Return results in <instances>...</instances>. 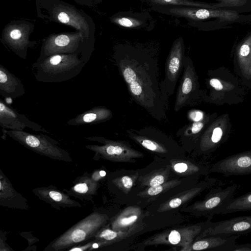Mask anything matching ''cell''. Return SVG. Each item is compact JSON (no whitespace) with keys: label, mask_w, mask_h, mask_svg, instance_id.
<instances>
[{"label":"cell","mask_w":251,"mask_h":251,"mask_svg":"<svg viewBox=\"0 0 251 251\" xmlns=\"http://www.w3.org/2000/svg\"><path fill=\"white\" fill-rule=\"evenodd\" d=\"M187 165L184 163H176L174 166L175 170L178 173H183L185 172L187 169Z\"/></svg>","instance_id":"cell-32"},{"label":"cell","mask_w":251,"mask_h":251,"mask_svg":"<svg viewBox=\"0 0 251 251\" xmlns=\"http://www.w3.org/2000/svg\"><path fill=\"white\" fill-rule=\"evenodd\" d=\"M211 172L225 176L251 174V150L227 156L215 163Z\"/></svg>","instance_id":"cell-9"},{"label":"cell","mask_w":251,"mask_h":251,"mask_svg":"<svg viewBox=\"0 0 251 251\" xmlns=\"http://www.w3.org/2000/svg\"><path fill=\"white\" fill-rule=\"evenodd\" d=\"M251 61V35L237 49L234 57V68L242 79Z\"/></svg>","instance_id":"cell-20"},{"label":"cell","mask_w":251,"mask_h":251,"mask_svg":"<svg viewBox=\"0 0 251 251\" xmlns=\"http://www.w3.org/2000/svg\"><path fill=\"white\" fill-rule=\"evenodd\" d=\"M121 181L124 186L127 189H130L132 187L133 182L132 179L128 176H124L122 178Z\"/></svg>","instance_id":"cell-31"},{"label":"cell","mask_w":251,"mask_h":251,"mask_svg":"<svg viewBox=\"0 0 251 251\" xmlns=\"http://www.w3.org/2000/svg\"><path fill=\"white\" fill-rule=\"evenodd\" d=\"M251 210V192L236 198H232L221 205L215 214H228Z\"/></svg>","instance_id":"cell-21"},{"label":"cell","mask_w":251,"mask_h":251,"mask_svg":"<svg viewBox=\"0 0 251 251\" xmlns=\"http://www.w3.org/2000/svg\"><path fill=\"white\" fill-rule=\"evenodd\" d=\"M136 215H133L129 217L123 218L118 222V224L121 226H126L134 222L137 219Z\"/></svg>","instance_id":"cell-24"},{"label":"cell","mask_w":251,"mask_h":251,"mask_svg":"<svg viewBox=\"0 0 251 251\" xmlns=\"http://www.w3.org/2000/svg\"><path fill=\"white\" fill-rule=\"evenodd\" d=\"M83 36L79 31L50 35L43 45L42 54L38 60L55 54H75V52L79 48Z\"/></svg>","instance_id":"cell-7"},{"label":"cell","mask_w":251,"mask_h":251,"mask_svg":"<svg viewBox=\"0 0 251 251\" xmlns=\"http://www.w3.org/2000/svg\"><path fill=\"white\" fill-rule=\"evenodd\" d=\"M106 216L93 212L52 241L45 249L61 251L94 237L106 221Z\"/></svg>","instance_id":"cell-4"},{"label":"cell","mask_w":251,"mask_h":251,"mask_svg":"<svg viewBox=\"0 0 251 251\" xmlns=\"http://www.w3.org/2000/svg\"><path fill=\"white\" fill-rule=\"evenodd\" d=\"M243 85L251 88V61L244 76L241 79Z\"/></svg>","instance_id":"cell-26"},{"label":"cell","mask_w":251,"mask_h":251,"mask_svg":"<svg viewBox=\"0 0 251 251\" xmlns=\"http://www.w3.org/2000/svg\"><path fill=\"white\" fill-rule=\"evenodd\" d=\"M239 236H209L208 238L195 242L192 246V249L195 251L210 250L214 251H230Z\"/></svg>","instance_id":"cell-17"},{"label":"cell","mask_w":251,"mask_h":251,"mask_svg":"<svg viewBox=\"0 0 251 251\" xmlns=\"http://www.w3.org/2000/svg\"><path fill=\"white\" fill-rule=\"evenodd\" d=\"M184 52L179 43L175 45L166 61L165 75L163 84L168 97L174 93L177 81L183 67Z\"/></svg>","instance_id":"cell-11"},{"label":"cell","mask_w":251,"mask_h":251,"mask_svg":"<svg viewBox=\"0 0 251 251\" xmlns=\"http://www.w3.org/2000/svg\"><path fill=\"white\" fill-rule=\"evenodd\" d=\"M182 202V201L179 198H175L171 201L169 202V205L172 208H176L178 207Z\"/></svg>","instance_id":"cell-34"},{"label":"cell","mask_w":251,"mask_h":251,"mask_svg":"<svg viewBox=\"0 0 251 251\" xmlns=\"http://www.w3.org/2000/svg\"><path fill=\"white\" fill-rule=\"evenodd\" d=\"M85 63L77 54H59L37 60L32 70L39 81L60 82L76 76Z\"/></svg>","instance_id":"cell-2"},{"label":"cell","mask_w":251,"mask_h":251,"mask_svg":"<svg viewBox=\"0 0 251 251\" xmlns=\"http://www.w3.org/2000/svg\"><path fill=\"white\" fill-rule=\"evenodd\" d=\"M180 239V233L176 230L172 231L168 236L169 241L173 245L179 243Z\"/></svg>","instance_id":"cell-25"},{"label":"cell","mask_w":251,"mask_h":251,"mask_svg":"<svg viewBox=\"0 0 251 251\" xmlns=\"http://www.w3.org/2000/svg\"><path fill=\"white\" fill-rule=\"evenodd\" d=\"M188 116L191 121L198 122L202 120L205 115L203 113L199 110H193L189 112Z\"/></svg>","instance_id":"cell-23"},{"label":"cell","mask_w":251,"mask_h":251,"mask_svg":"<svg viewBox=\"0 0 251 251\" xmlns=\"http://www.w3.org/2000/svg\"><path fill=\"white\" fill-rule=\"evenodd\" d=\"M227 116L222 115L216 118L208 126L201 137L200 147L201 151L211 153L215 151L228 139L230 129L226 126L229 124Z\"/></svg>","instance_id":"cell-8"},{"label":"cell","mask_w":251,"mask_h":251,"mask_svg":"<svg viewBox=\"0 0 251 251\" xmlns=\"http://www.w3.org/2000/svg\"><path fill=\"white\" fill-rule=\"evenodd\" d=\"M112 117V112L105 107H94L70 120L67 124L78 126L84 124H97L109 120Z\"/></svg>","instance_id":"cell-19"},{"label":"cell","mask_w":251,"mask_h":251,"mask_svg":"<svg viewBox=\"0 0 251 251\" xmlns=\"http://www.w3.org/2000/svg\"><path fill=\"white\" fill-rule=\"evenodd\" d=\"M97 187V181L92 179L91 176H82L68 193L78 198L88 197L95 194Z\"/></svg>","instance_id":"cell-22"},{"label":"cell","mask_w":251,"mask_h":251,"mask_svg":"<svg viewBox=\"0 0 251 251\" xmlns=\"http://www.w3.org/2000/svg\"><path fill=\"white\" fill-rule=\"evenodd\" d=\"M163 190V187L160 185L151 186L148 190V193L150 195L154 196L161 193Z\"/></svg>","instance_id":"cell-30"},{"label":"cell","mask_w":251,"mask_h":251,"mask_svg":"<svg viewBox=\"0 0 251 251\" xmlns=\"http://www.w3.org/2000/svg\"><path fill=\"white\" fill-rule=\"evenodd\" d=\"M183 65V74L175 103L176 112L203 98V92L200 90L198 77L191 60L184 56Z\"/></svg>","instance_id":"cell-6"},{"label":"cell","mask_w":251,"mask_h":251,"mask_svg":"<svg viewBox=\"0 0 251 251\" xmlns=\"http://www.w3.org/2000/svg\"><path fill=\"white\" fill-rule=\"evenodd\" d=\"M208 94L202 100L218 105L237 104L244 100V91L239 80L226 69L219 68L208 73Z\"/></svg>","instance_id":"cell-3"},{"label":"cell","mask_w":251,"mask_h":251,"mask_svg":"<svg viewBox=\"0 0 251 251\" xmlns=\"http://www.w3.org/2000/svg\"><path fill=\"white\" fill-rule=\"evenodd\" d=\"M5 133L25 148L38 154L55 160L72 161L67 151L57 146V142L46 135L14 130H6Z\"/></svg>","instance_id":"cell-5"},{"label":"cell","mask_w":251,"mask_h":251,"mask_svg":"<svg viewBox=\"0 0 251 251\" xmlns=\"http://www.w3.org/2000/svg\"><path fill=\"white\" fill-rule=\"evenodd\" d=\"M116 64L132 99L156 120H165L168 96L159 82L157 63L133 57L117 60Z\"/></svg>","instance_id":"cell-1"},{"label":"cell","mask_w":251,"mask_h":251,"mask_svg":"<svg viewBox=\"0 0 251 251\" xmlns=\"http://www.w3.org/2000/svg\"><path fill=\"white\" fill-rule=\"evenodd\" d=\"M117 23L121 25L129 27L133 25V22L132 20L126 18H122L117 20Z\"/></svg>","instance_id":"cell-28"},{"label":"cell","mask_w":251,"mask_h":251,"mask_svg":"<svg viewBox=\"0 0 251 251\" xmlns=\"http://www.w3.org/2000/svg\"><path fill=\"white\" fill-rule=\"evenodd\" d=\"M32 192L40 199L55 208L81 207L78 202L71 199L68 195L52 186L35 188Z\"/></svg>","instance_id":"cell-13"},{"label":"cell","mask_w":251,"mask_h":251,"mask_svg":"<svg viewBox=\"0 0 251 251\" xmlns=\"http://www.w3.org/2000/svg\"><path fill=\"white\" fill-rule=\"evenodd\" d=\"M0 125L4 128L14 130L23 131L26 127L36 131L45 130L38 124L7 106L1 100L0 102Z\"/></svg>","instance_id":"cell-12"},{"label":"cell","mask_w":251,"mask_h":251,"mask_svg":"<svg viewBox=\"0 0 251 251\" xmlns=\"http://www.w3.org/2000/svg\"><path fill=\"white\" fill-rule=\"evenodd\" d=\"M164 182V178L161 175H158L154 176L150 181L151 186L159 185L162 184Z\"/></svg>","instance_id":"cell-29"},{"label":"cell","mask_w":251,"mask_h":251,"mask_svg":"<svg viewBox=\"0 0 251 251\" xmlns=\"http://www.w3.org/2000/svg\"><path fill=\"white\" fill-rule=\"evenodd\" d=\"M106 175V172L104 171H99L94 172L91 175V178L94 180L98 181L101 177H104Z\"/></svg>","instance_id":"cell-33"},{"label":"cell","mask_w":251,"mask_h":251,"mask_svg":"<svg viewBox=\"0 0 251 251\" xmlns=\"http://www.w3.org/2000/svg\"><path fill=\"white\" fill-rule=\"evenodd\" d=\"M4 39L7 44L16 53L22 51L29 43L28 30L24 25H13L5 31Z\"/></svg>","instance_id":"cell-18"},{"label":"cell","mask_w":251,"mask_h":251,"mask_svg":"<svg viewBox=\"0 0 251 251\" xmlns=\"http://www.w3.org/2000/svg\"><path fill=\"white\" fill-rule=\"evenodd\" d=\"M25 92L24 86L21 81L0 65V95L5 97L15 98L22 96Z\"/></svg>","instance_id":"cell-16"},{"label":"cell","mask_w":251,"mask_h":251,"mask_svg":"<svg viewBox=\"0 0 251 251\" xmlns=\"http://www.w3.org/2000/svg\"><path fill=\"white\" fill-rule=\"evenodd\" d=\"M251 232V215L238 216L214 223L204 232L207 236L229 237Z\"/></svg>","instance_id":"cell-10"},{"label":"cell","mask_w":251,"mask_h":251,"mask_svg":"<svg viewBox=\"0 0 251 251\" xmlns=\"http://www.w3.org/2000/svg\"><path fill=\"white\" fill-rule=\"evenodd\" d=\"M233 5H240L245 3L247 0H221Z\"/></svg>","instance_id":"cell-35"},{"label":"cell","mask_w":251,"mask_h":251,"mask_svg":"<svg viewBox=\"0 0 251 251\" xmlns=\"http://www.w3.org/2000/svg\"><path fill=\"white\" fill-rule=\"evenodd\" d=\"M237 188L234 184L223 189L218 187L213 189L208 195L207 198L200 203L199 208L202 213L209 214L210 216L215 214V211L222 205L225 204L230 199Z\"/></svg>","instance_id":"cell-14"},{"label":"cell","mask_w":251,"mask_h":251,"mask_svg":"<svg viewBox=\"0 0 251 251\" xmlns=\"http://www.w3.org/2000/svg\"><path fill=\"white\" fill-rule=\"evenodd\" d=\"M230 251H251V243L237 245L235 244Z\"/></svg>","instance_id":"cell-27"},{"label":"cell","mask_w":251,"mask_h":251,"mask_svg":"<svg viewBox=\"0 0 251 251\" xmlns=\"http://www.w3.org/2000/svg\"><path fill=\"white\" fill-rule=\"evenodd\" d=\"M53 14L60 22L73 26L81 32L85 37H88V24L85 19L75 9L59 6L55 8Z\"/></svg>","instance_id":"cell-15"}]
</instances>
